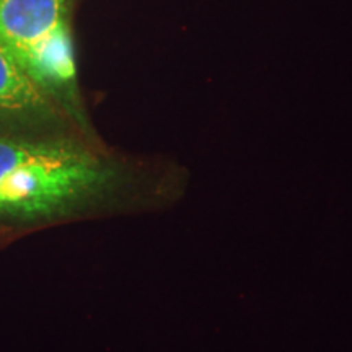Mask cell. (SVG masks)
I'll use <instances>...</instances> for the list:
<instances>
[{
  "mask_svg": "<svg viewBox=\"0 0 352 352\" xmlns=\"http://www.w3.org/2000/svg\"><path fill=\"white\" fill-rule=\"evenodd\" d=\"M63 23L65 0H0V43L16 60Z\"/></svg>",
  "mask_w": 352,
  "mask_h": 352,
  "instance_id": "3",
  "label": "cell"
},
{
  "mask_svg": "<svg viewBox=\"0 0 352 352\" xmlns=\"http://www.w3.org/2000/svg\"><path fill=\"white\" fill-rule=\"evenodd\" d=\"M50 95L25 72L15 56L0 43V120L39 121L52 116Z\"/></svg>",
  "mask_w": 352,
  "mask_h": 352,
  "instance_id": "4",
  "label": "cell"
},
{
  "mask_svg": "<svg viewBox=\"0 0 352 352\" xmlns=\"http://www.w3.org/2000/svg\"><path fill=\"white\" fill-rule=\"evenodd\" d=\"M19 64L44 94L77 109V69L67 23L33 44L19 57Z\"/></svg>",
  "mask_w": 352,
  "mask_h": 352,
  "instance_id": "2",
  "label": "cell"
},
{
  "mask_svg": "<svg viewBox=\"0 0 352 352\" xmlns=\"http://www.w3.org/2000/svg\"><path fill=\"white\" fill-rule=\"evenodd\" d=\"M124 184V170L78 144L0 135V217H69L113 199Z\"/></svg>",
  "mask_w": 352,
  "mask_h": 352,
  "instance_id": "1",
  "label": "cell"
}]
</instances>
